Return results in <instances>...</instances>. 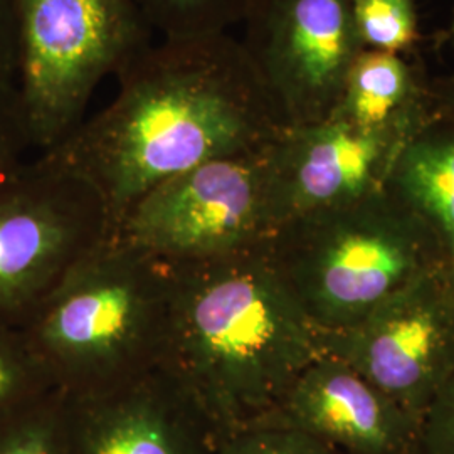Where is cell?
<instances>
[{
	"label": "cell",
	"instance_id": "obj_1",
	"mask_svg": "<svg viewBox=\"0 0 454 454\" xmlns=\"http://www.w3.org/2000/svg\"><path fill=\"white\" fill-rule=\"evenodd\" d=\"M105 110L46 152L88 180L114 223L165 180L268 145L285 123L229 33L162 37L118 76Z\"/></svg>",
	"mask_w": 454,
	"mask_h": 454
},
{
	"label": "cell",
	"instance_id": "obj_2",
	"mask_svg": "<svg viewBox=\"0 0 454 454\" xmlns=\"http://www.w3.org/2000/svg\"><path fill=\"white\" fill-rule=\"evenodd\" d=\"M172 273L160 367L223 434L271 414L324 348L268 244Z\"/></svg>",
	"mask_w": 454,
	"mask_h": 454
},
{
	"label": "cell",
	"instance_id": "obj_3",
	"mask_svg": "<svg viewBox=\"0 0 454 454\" xmlns=\"http://www.w3.org/2000/svg\"><path fill=\"white\" fill-rule=\"evenodd\" d=\"M172 266L114 231L76 261L20 324L67 395L160 367Z\"/></svg>",
	"mask_w": 454,
	"mask_h": 454
},
{
	"label": "cell",
	"instance_id": "obj_4",
	"mask_svg": "<svg viewBox=\"0 0 454 454\" xmlns=\"http://www.w3.org/2000/svg\"><path fill=\"white\" fill-rule=\"evenodd\" d=\"M268 253L320 332L357 324L416 278L451 262L436 231L386 185L283 223Z\"/></svg>",
	"mask_w": 454,
	"mask_h": 454
},
{
	"label": "cell",
	"instance_id": "obj_5",
	"mask_svg": "<svg viewBox=\"0 0 454 454\" xmlns=\"http://www.w3.org/2000/svg\"><path fill=\"white\" fill-rule=\"evenodd\" d=\"M152 33L137 0H19L16 82L35 155L82 125L99 82L135 61Z\"/></svg>",
	"mask_w": 454,
	"mask_h": 454
},
{
	"label": "cell",
	"instance_id": "obj_6",
	"mask_svg": "<svg viewBox=\"0 0 454 454\" xmlns=\"http://www.w3.org/2000/svg\"><path fill=\"white\" fill-rule=\"evenodd\" d=\"M268 145L165 180L133 202L112 231L168 266L217 260L268 244L278 227Z\"/></svg>",
	"mask_w": 454,
	"mask_h": 454
},
{
	"label": "cell",
	"instance_id": "obj_7",
	"mask_svg": "<svg viewBox=\"0 0 454 454\" xmlns=\"http://www.w3.org/2000/svg\"><path fill=\"white\" fill-rule=\"evenodd\" d=\"M112 232L95 187L52 153L0 177V318L20 325L44 294Z\"/></svg>",
	"mask_w": 454,
	"mask_h": 454
},
{
	"label": "cell",
	"instance_id": "obj_8",
	"mask_svg": "<svg viewBox=\"0 0 454 454\" xmlns=\"http://www.w3.org/2000/svg\"><path fill=\"white\" fill-rule=\"evenodd\" d=\"M322 348L421 419L454 377L453 264L416 278L357 324L322 332Z\"/></svg>",
	"mask_w": 454,
	"mask_h": 454
},
{
	"label": "cell",
	"instance_id": "obj_9",
	"mask_svg": "<svg viewBox=\"0 0 454 454\" xmlns=\"http://www.w3.org/2000/svg\"><path fill=\"white\" fill-rule=\"evenodd\" d=\"M244 52L285 127L328 118L364 51L350 0H249Z\"/></svg>",
	"mask_w": 454,
	"mask_h": 454
},
{
	"label": "cell",
	"instance_id": "obj_10",
	"mask_svg": "<svg viewBox=\"0 0 454 454\" xmlns=\"http://www.w3.org/2000/svg\"><path fill=\"white\" fill-rule=\"evenodd\" d=\"M412 131L369 130L335 116L285 127L268 145L270 191L278 227L294 217L350 204L380 189L395 152Z\"/></svg>",
	"mask_w": 454,
	"mask_h": 454
},
{
	"label": "cell",
	"instance_id": "obj_11",
	"mask_svg": "<svg viewBox=\"0 0 454 454\" xmlns=\"http://www.w3.org/2000/svg\"><path fill=\"white\" fill-rule=\"evenodd\" d=\"M66 424L67 454H217L223 436L162 367L106 389L66 394Z\"/></svg>",
	"mask_w": 454,
	"mask_h": 454
},
{
	"label": "cell",
	"instance_id": "obj_12",
	"mask_svg": "<svg viewBox=\"0 0 454 454\" xmlns=\"http://www.w3.org/2000/svg\"><path fill=\"white\" fill-rule=\"evenodd\" d=\"M262 419L290 426L343 454H416L421 422L328 354L315 358Z\"/></svg>",
	"mask_w": 454,
	"mask_h": 454
},
{
	"label": "cell",
	"instance_id": "obj_13",
	"mask_svg": "<svg viewBox=\"0 0 454 454\" xmlns=\"http://www.w3.org/2000/svg\"><path fill=\"white\" fill-rule=\"evenodd\" d=\"M384 185L436 231L454 262V97L412 131L390 163Z\"/></svg>",
	"mask_w": 454,
	"mask_h": 454
},
{
	"label": "cell",
	"instance_id": "obj_14",
	"mask_svg": "<svg viewBox=\"0 0 454 454\" xmlns=\"http://www.w3.org/2000/svg\"><path fill=\"white\" fill-rule=\"evenodd\" d=\"M404 54L367 51L358 54L330 116L369 130H416L438 108Z\"/></svg>",
	"mask_w": 454,
	"mask_h": 454
},
{
	"label": "cell",
	"instance_id": "obj_15",
	"mask_svg": "<svg viewBox=\"0 0 454 454\" xmlns=\"http://www.w3.org/2000/svg\"><path fill=\"white\" fill-rule=\"evenodd\" d=\"M58 389L24 328L0 318V419Z\"/></svg>",
	"mask_w": 454,
	"mask_h": 454
},
{
	"label": "cell",
	"instance_id": "obj_16",
	"mask_svg": "<svg viewBox=\"0 0 454 454\" xmlns=\"http://www.w3.org/2000/svg\"><path fill=\"white\" fill-rule=\"evenodd\" d=\"M0 454H67L65 392L54 390L2 418Z\"/></svg>",
	"mask_w": 454,
	"mask_h": 454
},
{
	"label": "cell",
	"instance_id": "obj_17",
	"mask_svg": "<svg viewBox=\"0 0 454 454\" xmlns=\"http://www.w3.org/2000/svg\"><path fill=\"white\" fill-rule=\"evenodd\" d=\"M146 24L160 37L229 33L241 24L249 0H137Z\"/></svg>",
	"mask_w": 454,
	"mask_h": 454
},
{
	"label": "cell",
	"instance_id": "obj_18",
	"mask_svg": "<svg viewBox=\"0 0 454 454\" xmlns=\"http://www.w3.org/2000/svg\"><path fill=\"white\" fill-rule=\"evenodd\" d=\"M362 48L406 54L419 37L418 0H350Z\"/></svg>",
	"mask_w": 454,
	"mask_h": 454
},
{
	"label": "cell",
	"instance_id": "obj_19",
	"mask_svg": "<svg viewBox=\"0 0 454 454\" xmlns=\"http://www.w3.org/2000/svg\"><path fill=\"white\" fill-rule=\"evenodd\" d=\"M217 454H343L290 426L258 419L224 433Z\"/></svg>",
	"mask_w": 454,
	"mask_h": 454
},
{
	"label": "cell",
	"instance_id": "obj_20",
	"mask_svg": "<svg viewBox=\"0 0 454 454\" xmlns=\"http://www.w3.org/2000/svg\"><path fill=\"white\" fill-rule=\"evenodd\" d=\"M31 152L33 138L17 82L0 80V177L31 159Z\"/></svg>",
	"mask_w": 454,
	"mask_h": 454
},
{
	"label": "cell",
	"instance_id": "obj_21",
	"mask_svg": "<svg viewBox=\"0 0 454 454\" xmlns=\"http://www.w3.org/2000/svg\"><path fill=\"white\" fill-rule=\"evenodd\" d=\"M416 454H454V377L422 412Z\"/></svg>",
	"mask_w": 454,
	"mask_h": 454
},
{
	"label": "cell",
	"instance_id": "obj_22",
	"mask_svg": "<svg viewBox=\"0 0 454 454\" xmlns=\"http://www.w3.org/2000/svg\"><path fill=\"white\" fill-rule=\"evenodd\" d=\"M19 67V0H0V80L16 82Z\"/></svg>",
	"mask_w": 454,
	"mask_h": 454
},
{
	"label": "cell",
	"instance_id": "obj_23",
	"mask_svg": "<svg viewBox=\"0 0 454 454\" xmlns=\"http://www.w3.org/2000/svg\"><path fill=\"white\" fill-rule=\"evenodd\" d=\"M453 275H454V262H453Z\"/></svg>",
	"mask_w": 454,
	"mask_h": 454
}]
</instances>
